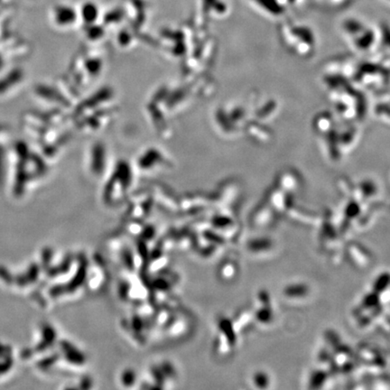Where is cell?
I'll list each match as a JSON object with an SVG mask.
<instances>
[{"instance_id":"cell-1","label":"cell","mask_w":390,"mask_h":390,"mask_svg":"<svg viewBox=\"0 0 390 390\" xmlns=\"http://www.w3.org/2000/svg\"><path fill=\"white\" fill-rule=\"evenodd\" d=\"M257 4L262 7L263 9L270 12L271 14H275L274 16L279 15L283 12V8H280L275 0H254Z\"/></svg>"}]
</instances>
